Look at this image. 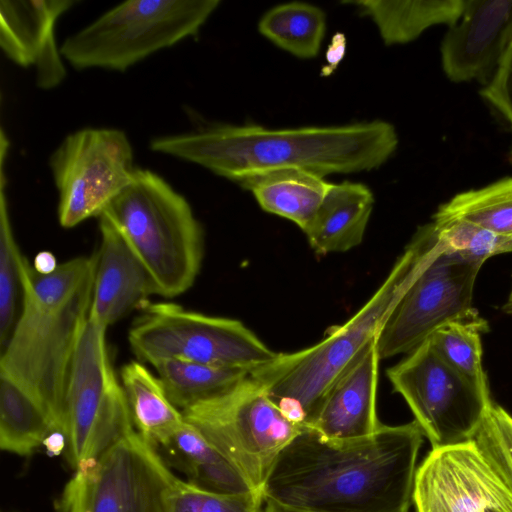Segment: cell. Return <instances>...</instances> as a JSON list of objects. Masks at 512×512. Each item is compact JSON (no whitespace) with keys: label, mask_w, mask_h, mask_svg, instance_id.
<instances>
[{"label":"cell","mask_w":512,"mask_h":512,"mask_svg":"<svg viewBox=\"0 0 512 512\" xmlns=\"http://www.w3.org/2000/svg\"><path fill=\"white\" fill-rule=\"evenodd\" d=\"M423 438L414 420L343 440L304 427L276 459L262 495L319 512H408Z\"/></svg>","instance_id":"1"},{"label":"cell","mask_w":512,"mask_h":512,"mask_svg":"<svg viewBox=\"0 0 512 512\" xmlns=\"http://www.w3.org/2000/svg\"><path fill=\"white\" fill-rule=\"evenodd\" d=\"M397 145L394 126L381 120L290 129L215 125L150 142L155 152L197 164L238 184L282 170L322 177L369 171L384 164Z\"/></svg>","instance_id":"2"},{"label":"cell","mask_w":512,"mask_h":512,"mask_svg":"<svg viewBox=\"0 0 512 512\" xmlns=\"http://www.w3.org/2000/svg\"><path fill=\"white\" fill-rule=\"evenodd\" d=\"M96 254L40 275L24 258L22 307L1 349L0 376L25 392L65 433V402L74 355L89 320ZM66 435V433H65Z\"/></svg>","instance_id":"3"},{"label":"cell","mask_w":512,"mask_h":512,"mask_svg":"<svg viewBox=\"0 0 512 512\" xmlns=\"http://www.w3.org/2000/svg\"><path fill=\"white\" fill-rule=\"evenodd\" d=\"M415 255L409 242L368 301L344 324L327 331L321 341L299 351L278 353L250 373L291 421L308 427L328 392L376 339L411 277Z\"/></svg>","instance_id":"4"},{"label":"cell","mask_w":512,"mask_h":512,"mask_svg":"<svg viewBox=\"0 0 512 512\" xmlns=\"http://www.w3.org/2000/svg\"><path fill=\"white\" fill-rule=\"evenodd\" d=\"M149 272L157 295L189 290L204 258V231L188 201L156 173L137 168L102 213Z\"/></svg>","instance_id":"5"},{"label":"cell","mask_w":512,"mask_h":512,"mask_svg":"<svg viewBox=\"0 0 512 512\" xmlns=\"http://www.w3.org/2000/svg\"><path fill=\"white\" fill-rule=\"evenodd\" d=\"M411 242L416 252L411 277L376 336L381 359L410 353L450 322L487 326L472 305L483 263L448 249L433 221L420 226Z\"/></svg>","instance_id":"6"},{"label":"cell","mask_w":512,"mask_h":512,"mask_svg":"<svg viewBox=\"0 0 512 512\" xmlns=\"http://www.w3.org/2000/svg\"><path fill=\"white\" fill-rule=\"evenodd\" d=\"M218 0H129L69 36L60 47L74 68L123 72L149 55L196 35Z\"/></svg>","instance_id":"7"},{"label":"cell","mask_w":512,"mask_h":512,"mask_svg":"<svg viewBox=\"0 0 512 512\" xmlns=\"http://www.w3.org/2000/svg\"><path fill=\"white\" fill-rule=\"evenodd\" d=\"M140 310L129 328L128 343L142 362L179 359L253 372L278 355L237 319L190 311L172 302L149 301Z\"/></svg>","instance_id":"8"},{"label":"cell","mask_w":512,"mask_h":512,"mask_svg":"<svg viewBox=\"0 0 512 512\" xmlns=\"http://www.w3.org/2000/svg\"><path fill=\"white\" fill-rule=\"evenodd\" d=\"M182 413L259 492L280 453L304 428L291 421L250 374Z\"/></svg>","instance_id":"9"},{"label":"cell","mask_w":512,"mask_h":512,"mask_svg":"<svg viewBox=\"0 0 512 512\" xmlns=\"http://www.w3.org/2000/svg\"><path fill=\"white\" fill-rule=\"evenodd\" d=\"M135 430L125 392L110 361L106 329L88 320L67 385L66 459L75 469Z\"/></svg>","instance_id":"10"},{"label":"cell","mask_w":512,"mask_h":512,"mask_svg":"<svg viewBox=\"0 0 512 512\" xmlns=\"http://www.w3.org/2000/svg\"><path fill=\"white\" fill-rule=\"evenodd\" d=\"M74 471L56 500L57 512H166L176 477L136 430Z\"/></svg>","instance_id":"11"},{"label":"cell","mask_w":512,"mask_h":512,"mask_svg":"<svg viewBox=\"0 0 512 512\" xmlns=\"http://www.w3.org/2000/svg\"><path fill=\"white\" fill-rule=\"evenodd\" d=\"M387 377L432 448L472 439L492 402L489 392L445 363L429 340L390 367Z\"/></svg>","instance_id":"12"},{"label":"cell","mask_w":512,"mask_h":512,"mask_svg":"<svg viewBox=\"0 0 512 512\" xmlns=\"http://www.w3.org/2000/svg\"><path fill=\"white\" fill-rule=\"evenodd\" d=\"M133 160L131 143L119 129L85 128L66 136L49 160L60 225L73 228L99 218L132 181Z\"/></svg>","instance_id":"13"},{"label":"cell","mask_w":512,"mask_h":512,"mask_svg":"<svg viewBox=\"0 0 512 512\" xmlns=\"http://www.w3.org/2000/svg\"><path fill=\"white\" fill-rule=\"evenodd\" d=\"M412 504L415 512H512V490L470 439L428 452Z\"/></svg>","instance_id":"14"},{"label":"cell","mask_w":512,"mask_h":512,"mask_svg":"<svg viewBox=\"0 0 512 512\" xmlns=\"http://www.w3.org/2000/svg\"><path fill=\"white\" fill-rule=\"evenodd\" d=\"M512 45V0H465L460 20L441 43V62L453 82L489 83Z\"/></svg>","instance_id":"15"},{"label":"cell","mask_w":512,"mask_h":512,"mask_svg":"<svg viewBox=\"0 0 512 512\" xmlns=\"http://www.w3.org/2000/svg\"><path fill=\"white\" fill-rule=\"evenodd\" d=\"M77 1L32 0L0 2V45L12 62L34 66L36 83L52 89L65 78V67L55 39L58 19Z\"/></svg>","instance_id":"16"},{"label":"cell","mask_w":512,"mask_h":512,"mask_svg":"<svg viewBox=\"0 0 512 512\" xmlns=\"http://www.w3.org/2000/svg\"><path fill=\"white\" fill-rule=\"evenodd\" d=\"M99 230L89 320L107 329L132 310L141 309L157 292L143 263L104 215L99 217Z\"/></svg>","instance_id":"17"},{"label":"cell","mask_w":512,"mask_h":512,"mask_svg":"<svg viewBox=\"0 0 512 512\" xmlns=\"http://www.w3.org/2000/svg\"><path fill=\"white\" fill-rule=\"evenodd\" d=\"M380 360L375 339L358 362L328 392L306 428L331 440L373 434L382 424L376 411Z\"/></svg>","instance_id":"18"},{"label":"cell","mask_w":512,"mask_h":512,"mask_svg":"<svg viewBox=\"0 0 512 512\" xmlns=\"http://www.w3.org/2000/svg\"><path fill=\"white\" fill-rule=\"evenodd\" d=\"M374 197L362 183H331L310 225L304 231L318 254L346 252L361 244L373 211Z\"/></svg>","instance_id":"19"},{"label":"cell","mask_w":512,"mask_h":512,"mask_svg":"<svg viewBox=\"0 0 512 512\" xmlns=\"http://www.w3.org/2000/svg\"><path fill=\"white\" fill-rule=\"evenodd\" d=\"M155 449L170 468L183 473L187 482L199 488L226 494L255 491L227 458L186 420Z\"/></svg>","instance_id":"20"},{"label":"cell","mask_w":512,"mask_h":512,"mask_svg":"<svg viewBox=\"0 0 512 512\" xmlns=\"http://www.w3.org/2000/svg\"><path fill=\"white\" fill-rule=\"evenodd\" d=\"M266 212L288 219L303 232L310 225L331 183L304 170H282L239 183Z\"/></svg>","instance_id":"21"},{"label":"cell","mask_w":512,"mask_h":512,"mask_svg":"<svg viewBox=\"0 0 512 512\" xmlns=\"http://www.w3.org/2000/svg\"><path fill=\"white\" fill-rule=\"evenodd\" d=\"M376 25L386 45L405 44L417 39L431 26L457 23L465 0L347 1Z\"/></svg>","instance_id":"22"},{"label":"cell","mask_w":512,"mask_h":512,"mask_svg":"<svg viewBox=\"0 0 512 512\" xmlns=\"http://www.w3.org/2000/svg\"><path fill=\"white\" fill-rule=\"evenodd\" d=\"M121 384L136 431L152 447L170 437L184 423L157 377L143 363L130 361L121 369Z\"/></svg>","instance_id":"23"},{"label":"cell","mask_w":512,"mask_h":512,"mask_svg":"<svg viewBox=\"0 0 512 512\" xmlns=\"http://www.w3.org/2000/svg\"><path fill=\"white\" fill-rule=\"evenodd\" d=\"M151 365L167 397L181 411L225 393L251 373L179 359H162Z\"/></svg>","instance_id":"24"},{"label":"cell","mask_w":512,"mask_h":512,"mask_svg":"<svg viewBox=\"0 0 512 512\" xmlns=\"http://www.w3.org/2000/svg\"><path fill=\"white\" fill-rule=\"evenodd\" d=\"M259 32L279 48L299 58L318 55L326 16L317 6L290 2L275 6L260 19Z\"/></svg>","instance_id":"25"},{"label":"cell","mask_w":512,"mask_h":512,"mask_svg":"<svg viewBox=\"0 0 512 512\" xmlns=\"http://www.w3.org/2000/svg\"><path fill=\"white\" fill-rule=\"evenodd\" d=\"M54 431L41 408L16 384L0 376V447L30 456Z\"/></svg>","instance_id":"26"},{"label":"cell","mask_w":512,"mask_h":512,"mask_svg":"<svg viewBox=\"0 0 512 512\" xmlns=\"http://www.w3.org/2000/svg\"><path fill=\"white\" fill-rule=\"evenodd\" d=\"M433 219H461L512 237V177L455 195L438 208Z\"/></svg>","instance_id":"27"},{"label":"cell","mask_w":512,"mask_h":512,"mask_svg":"<svg viewBox=\"0 0 512 512\" xmlns=\"http://www.w3.org/2000/svg\"><path fill=\"white\" fill-rule=\"evenodd\" d=\"M9 141L0 137V345L8 341L14 328L16 303L21 290V267L24 256L15 240L5 194L4 163Z\"/></svg>","instance_id":"28"},{"label":"cell","mask_w":512,"mask_h":512,"mask_svg":"<svg viewBox=\"0 0 512 512\" xmlns=\"http://www.w3.org/2000/svg\"><path fill=\"white\" fill-rule=\"evenodd\" d=\"M487 326L454 321L436 330L428 339L434 351L472 384L489 392L482 365L480 332Z\"/></svg>","instance_id":"29"},{"label":"cell","mask_w":512,"mask_h":512,"mask_svg":"<svg viewBox=\"0 0 512 512\" xmlns=\"http://www.w3.org/2000/svg\"><path fill=\"white\" fill-rule=\"evenodd\" d=\"M261 492L226 494L175 477L166 494V512H264Z\"/></svg>","instance_id":"30"},{"label":"cell","mask_w":512,"mask_h":512,"mask_svg":"<svg viewBox=\"0 0 512 512\" xmlns=\"http://www.w3.org/2000/svg\"><path fill=\"white\" fill-rule=\"evenodd\" d=\"M445 246L467 259L484 263L488 258L512 252V237L461 219H433Z\"/></svg>","instance_id":"31"},{"label":"cell","mask_w":512,"mask_h":512,"mask_svg":"<svg viewBox=\"0 0 512 512\" xmlns=\"http://www.w3.org/2000/svg\"><path fill=\"white\" fill-rule=\"evenodd\" d=\"M472 439L512 490V416L491 402Z\"/></svg>","instance_id":"32"},{"label":"cell","mask_w":512,"mask_h":512,"mask_svg":"<svg viewBox=\"0 0 512 512\" xmlns=\"http://www.w3.org/2000/svg\"><path fill=\"white\" fill-rule=\"evenodd\" d=\"M480 94L512 126V45Z\"/></svg>","instance_id":"33"},{"label":"cell","mask_w":512,"mask_h":512,"mask_svg":"<svg viewBox=\"0 0 512 512\" xmlns=\"http://www.w3.org/2000/svg\"><path fill=\"white\" fill-rule=\"evenodd\" d=\"M346 51V38L343 33H336L331 39L326 51V65L321 69L322 76H328L334 72L342 61Z\"/></svg>","instance_id":"34"},{"label":"cell","mask_w":512,"mask_h":512,"mask_svg":"<svg viewBox=\"0 0 512 512\" xmlns=\"http://www.w3.org/2000/svg\"><path fill=\"white\" fill-rule=\"evenodd\" d=\"M32 266L38 274L50 275L56 271L59 264L52 252L44 250L36 254Z\"/></svg>","instance_id":"35"},{"label":"cell","mask_w":512,"mask_h":512,"mask_svg":"<svg viewBox=\"0 0 512 512\" xmlns=\"http://www.w3.org/2000/svg\"><path fill=\"white\" fill-rule=\"evenodd\" d=\"M43 446L49 456H59L66 451L67 437L61 431H51L46 437Z\"/></svg>","instance_id":"36"},{"label":"cell","mask_w":512,"mask_h":512,"mask_svg":"<svg viewBox=\"0 0 512 512\" xmlns=\"http://www.w3.org/2000/svg\"><path fill=\"white\" fill-rule=\"evenodd\" d=\"M264 500V512H319L289 506L271 499Z\"/></svg>","instance_id":"37"},{"label":"cell","mask_w":512,"mask_h":512,"mask_svg":"<svg viewBox=\"0 0 512 512\" xmlns=\"http://www.w3.org/2000/svg\"><path fill=\"white\" fill-rule=\"evenodd\" d=\"M504 310H505L507 313L512 314V304H511V305H504Z\"/></svg>","instance_id":"38"},{"label":"cell","mask_w":512,"mask_h":512,"mask_svg":"<svg viewBox=\"0 0 512 512\" xmlns=\"http://www.w3.org/2000/svg\"><path fill=\"white\" fill-rule=\"evenodd\" d=\"M511 304H512V289H511L510 295H509L508 300L505 305H511Z\"/></svg>","instance_id":"39"}]
</instances>
